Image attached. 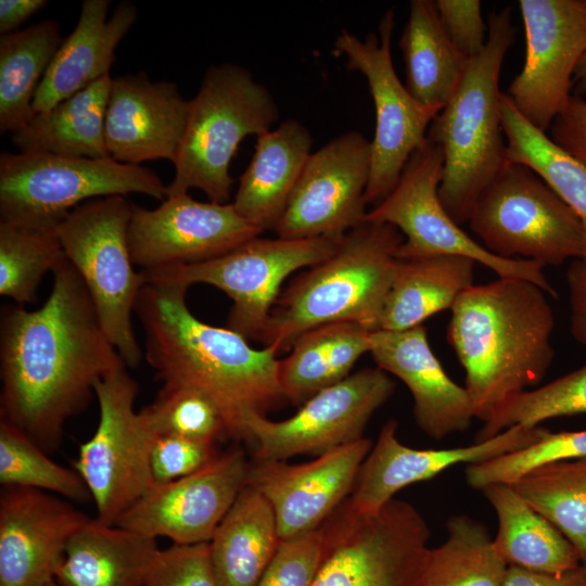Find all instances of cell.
<instances>
[{"label": "cell", "instance_id": "603a6c76", "mask_svg": "<svg viewBox=\"0 0 586 586\" xmlns=\"http://www.w3.org/2000/svg\"><path fill=\"white\" fill-rule=\"evenodd\" d=\"M190 112L176 84L144 72L113 78L105 113V145L116 162L175 161Z\"/></svg>", "mask_w": 586, "mask_h": 586}, {"label": "cell", "instance_id": "52a82bcc", "mask_svg": "<svg viewBox=\"0 0 586 586\" xmlns=\"http://www.w3.org/2000/svg\"><path fill=\"white\" fill-rule=\"evenodd\" d=\"M143 193L167 198V186L148 167L48 153L0 154V222L52 230L87 199Z\"/></svg>", "mask_w": 586, "mask_h": 586}, {"label": "cell", "instance_id": "bcb514c9", "mask_svg": "<svg viewBox=\"0 0 586 586\" xmlns=\"http://www.w3.org/2000/svg\"><path fill=\"white\" fill-rule=\"evenodd\" d=\"M441 24L456 51L468 62L485 48L488 35L479 0H436Z\"/></svg>", "mask_w": 586, "mask_h": 586}, {"label": "cell", "instance_id": "f546056e", "mask_svg": "<svg viewBox=\"0 0 586 586\" xmlns=\"http://www.w3.org/2000/svg\"><path fill=\"white\" fill-rule=\"evenodd\" d=\"M481 492L496 512L494 544L508 566L559 574L581 565L570 540L513 485L491 484Z\"/></svg>", "mask_w": 586, "mask_h": 586}, {"label": "cell", "instance_id": "277c9868", "mask_svg": "<svg viewBox=\"0 0 586 586\" xmlns=\"http://www.w3.org/2000/svg\"><path fill=\"white\" fill-rule=\"evenodd\" d=\"M404 235L394 226L364 220L336 250L281 291L259 342L286 353L310 329L337 322L380 329Z\"/></svg>", "mask_w": 586, "mask_h": 586}, {"label": "cell", "instance_id": "74e56055", "mask_svg": "<svg viewBox=\"0 0 586 586\" xmlns=\"http://www.w3.org/2000/svg\"><path fill=\"white\" fill-rule=\"evenodd\" d=\"M66 259L52 230L0 222V295L24 306L36 301L42 277Z\"/></svg>", "mask_w": 586, "mask_h": 586}, {"label": "cell", "instance_id": "1f68e13d", "mask_svg": "<svg viewBox=\"0 0 586 586\" xmlns=\"http://www.w3.org/2000/svg\"><path fill=\"white\" fill-rule=\"evenodd\" d=\"M370 335L371 331L352 322L324 324L303 333L289 355L279 360L278 379L285 400L303 405L346 379L359 357L370 352Z\"/></svg>", "mask_w": 586, "mask_h": 586}, {"label": "cell", "instance_id": "d6986e66", "mask_svg": "<svg viewBox=\"0 0 586 586\" xmlns=\"http://www.w3.org/2000/svg\"><path fill=\"white\" fill-rule=\"evenodd\" d=\"M249 467L241 449L217 455L187 476L154 484L114 525L174 544L208 543L246 485Z\"/></svg>", "mask_w": 586, "mask_h": 586}, {"label": "cell", "instance_id": "d4e9b609", "mask_svg": "<svg viewBox=\"0 0 586 586\" xmlns=\"http://www.w3.org/2000/svg\"><path fill=\"white\" fill-rule=\"evenodd\" d=\"M110 0H84L73 31L63 39L34 98V112L50 110L110 75L115 49L137 20V7L122 1L107 17Z\"/></svg>", "mask_w": 586, "mask_h": 586}, {"label": "cell", "instance_id": "ba28073f", "mask_svg": "<svg viewBox=\"0 0 586 586\" xmlns=\"http://www.w3.org/2000/svg\"><path fill=\"white\" fill-rule=\"evenodd\" d=\"M133 204L125 195L99 198L75 207L55 232L68 262L81 277L99 320L127 367L142 353L132 313L143 278L133 269L128 227Z\"/></svg>", "mask_w": 586, "mask_h": 586}, {"label": "cell", "instance_id": "e0dca14e", "mask_svg": "<svg viewBox=\"0 0 586 586\" xmlns=\"http://www.w3.org/2000/svg\"><path fill=\"white\" fill-rule=\"evenodd\" d=\"M371 143L358 131L332 139L309 155L285 211L279 238L341 239L365 220Z\"/></svg>", "mask_w": 586, "mask_h": 586}, {"label": "cell", "instance_id": "484cf974", "mask_svg": "<svg viewBox=\"0 0 586 586\" xmlns=\"http://www.w3.org/2000/svg\"><path fill=\"white\" fill-rule=\"evenodd\" d=\"M311 146L309 130L296 119L259 135L232 202L237 212L262 231L275 230Z\"/></svg>", "mask_w": 586, "mask_h": 586}, {"label": "cell", "instance_id": "f6af8a7d", "mask_svg": "<svg viewBox=\"0 0 586 586\" xmlns=\"http://www.w3.org/2000/svg\"><path fill=\"white\" fill-rule=\"evenodd\" d=\"M218 454L215 443L183 436L158 435L151 450V473L155 484L187 476L211 462Z\"/></svg>", "mask_w": 586, "mask_h": 586}, {"label": "cell", "instance_id": "816d5d0a", "mask_svg": "<svg viewBox=\"0 0 586 586\" xmlns=\"http://www.w3.org/2000/svg\"><path fill=\"white\" fill-rule=\"evenodd\" d=\"M573 87L575 90L574 97L585 98L586 97V52L582 56L574 76H573Z\"/></svg>", "mask_w": 586, "mask_h": 586}, {"label": "cell", "instance_id": "7bdbcfd3", "mask_svg": "<svg viewBox=\"0 0 586 586\" xmlns=\"http://www.w3.org/2000/svg\"><path fill=\"white\" fill-rule=\"evenodd\" d=\"M324 559L321 525L282 540L257 586H313Z\"/></svg>", "mask_w": 586, "mask_h": 586}, {"label": "cell", "instance_id": "b9f144b4", "mask_svg": "<svg viewBox=\"0 0 586 586\" xmlns=\"http://www.w3.org/2000/svg\"><path fill=\"white\" fill-rule=\"evenodd\" d=\"M158 435L171 434L215 443L227 434L217 406L193 388H162L156 400L144 408Z\"/></svg>", "mask_w": 586, "mask_h": 586}, {"label": "cell", "instance_id": "7dc6e473", "mask_svg": "<svg viewBox=\"0 0 586 586\" xmlns=\"http://www.w3.org/2000/svg\"><path fill=\"white\" fill-rule=\"evenodd\" d=\"M548 131L559 148L586 167V99L573 95Z\"/></svg>", "mask_w": 586, "mask_h": 586}, {"label": "cell", "instance_id": "3957f363", "mask_svg": "<svg viewBox=\"0 0 586 586\" xmlns=\"http://www.w3.org/2000/svg\"><path fill=\"white\" fill-rule=\"evenodd\" d=\"M547 296L528 280L498 278L471 285L450 309L447 339L464 369L474 418L483 423L547 374L556 322Z\"/></svg>", "mask_w": 586, "mask_h": 586}, {"label": "cell", "instance_id": "9c48e42d", "mask_svg": "<svg viewBox=\"0 0 586 586\" xmlns=\"http://www.w3.org/2000/svg\"><path fill=\"white\" fill-rule=\"evenodd\" d=\"M468 222L492 254L557 267L581 259L579 219L530 167L508 161L475 201Z\"/></svg>", "mask_w": 586, "mask_h": 586}, {"label": "cell", "instance_id": "8d00e7d4", "mask_svg": "<svg viewBox=\"0 0 586 586\" xmlns=\"http://www.w3.org/2000/svg\"><path fill=\"white\" fill-rule=\"evenodd\" d=\"M512 485L570 540L586 566V458L537 467Z\"/></svg>", "mask_w": 586, "mask_h": 586}, {"label": "cell", "instance_id": "ac0fdd59", "mask_svg": "<svg viewBox=\"0 0 586 586\" xmlns=\"http://www.w3.org/2000/svg\"><path fill=\"white\" fill-rule=\"evenodd\" d=\"M262 232L232 203L200 202L184 193L154 209L133 204L128 244L133 265L146 270L207 262Z\"/></svg>", "mask_w": 586, "mask_h": 586}, {"label": "cell", "instance_id": "f35d334b", "mask_svg": "<svg viewBox=\"0 0 586 586\" xmlns=\"http://www.w3.org/2000/svg\"><path fill=\"white\" fill-rule=\"evenodd\" d=\"M0 483L58 494L85 502L92 500L81 476L51 460L46 451L16 426L0 421Z\"/></svg>", "mask_w": 586, "mask_h": 586}, {"label": "cell", "instance_id": "ab89813d", "mask_svg": "<svg viewBox=\"0 0 586 586\" xmlns=\"http://www.w3.org/2000/svg\"><path fill=\"white\" fill-rule=\"evenodd\" d=\"M586 412V365L543 386L526 390L499 407L482 425L475 442L515 426Z\"/></svg>", "mask_w": 586, "mask_h": 586}, {"label": "cell", "instance_id": "7402d4cb", "mask_svg": "<svg viewBox=\"0 0 586 586\" xmlns=\"http://www.w3.org/2000/svg\"><path fill=\"white\" fill-rule=\"evenodd\" d=\"M89 520L53 494L4 487L0 497V586L54 579L71 537Z\"/></svg>", "mask_w": 586, "mask_h": 586}, {"label": "cell", "instance_id": "f907efd6", "mask_svg": "<svg viewBox=\"0 0 586 586\" xmlns=\"http://www.w3.org/2000/svg\"><path fill=\"white\" fill-rule=\"evenodd\" d=\"M48 4L46 0H1L0 33L8 35L18 30L29 17Z\"/></svg>", "mask_w": 586, "mask_h": 586}, {"label": "cell", "instance_id": "ee69618b", "mask_svg": "<svg viewBox=\"0 0 586 586\" xmlns=\"http://www.w3.org/2000/svg\"><path fill=\"white\" fill-rule=\"evenodd\" d=\"M144 586H219L212 564L209 542L174 544L158 550Z\"/></svg>", "mask_w": 586, "mask_h": 586}, {"label": "cell", "instance_id": "60d3db41", "mask_svg": "<svg viewBox=\"0 0 586 586\" xmlns=\"http://www.w3.org/2000/svg\"><path fill=\"white\" fill-rule=\"evenodd\" d=\"M586 458V429L551 432L522 449L469 464L466 480L481 491L491 484H514L531 470L556 461Z\"/></svg>", "mask_w": 586, "mask_h": 586}, {"label": "cell", "instance_id": "4316f807", "mask_svg": "<svg viewBox=\"0 0 586 586\" xmlns=\"http://www.w3.org/2000/svg\"><path fill=\"white\" fill-rule=\"evenodd\" d=\"M156 539L89 519L68 540L54 579L62 586H144Z\"/></svg>", "mask_w": 586, "mask_h": 586}, {"label": "cell", "instance_id": "7a4b0ae2", "mask_svg": "<svg viewBox=\"0 0 586 586\" xmlns=\"http://www.w3.org/2000/svg\"><path fill=\"white\" fill-rule=\"evenodd\" d=\"M188 286L144 283L135 313L145 336L144 357L164 388H193L224 418L227 435L251 442L244 420L285 400L277 352L253 348L240 333L199 320L186 302Z\"/></svg>", "mask_w": 586, "mask_h": 586}, {"label": "cell", "instance_id": "4dcf8cb0", "mask_svg": "<svg viewBox=\"0 0 586 586\" xmlns=\"http://www.w3.org/2000/svg\"><path fill=\"white\" fill-rule=\"evenodd\" d=\"M113 78L106 75L50 110L35 114L11 133L18 152L63 156L110 157L105 113Z\"/></svg>", "mask_w": 586, "mask_h": 586}, {"label": "cell", "instance_id": "f5cc1de1", "mask_svg": "<svg viewBox=\"0 0 586 586\" xmlns=\"http://www.w3.org/2000/svg\"><path fill=\"white\" fill-rule=\"evenodd\" d=\"M43 586H62V585H60L55 579H51L50 582L46 583Z\"/></svg>", "mask_w": 586, "mask_h": 586}, {"label": "cell", "instance_id": "44dd1931", "mask_svg": "<svg viewBox=\"0 0 586 586\" xmlns=\"http://www.w3.org/2000/svg\"><path fill=\"white\" fill-rule=\"evenodd\" d=\"M371 446L362 437L305 463L255 461L246 485L270 504L279 536L286 540L320 526L349 496Z\"/></svg>", "mask_w": 586, "mask_h": 586}, {"label": "cell", "instance_id": "d590c367", "mask_svg": "<svg viewBox=\"0 0 586 586\" xmlns=\"http://www.w3.org/2000/svg\"><path fill=\"white\" fill-rule=\"evenodd\" d=\"M446 539L429 548L421 586H502L508 564L480 521L451 515Z\"/></svg>", "mask_w": 586, "mask_h": 586}, {"label": "cell", "instance_id": "db71d44e", "mask_svg": "<svg viewBox=\"0 0 586 586\" xmlns=\"http://www.w3.org/2000/svg\"><path fill=\"white\" fill-rule=\"evenodd\" d=\"M584 99H586V97Z\"/></svg>", "mask_w": 586, "mask_h": 586}, {"label": "cell", "instance_id": "7c38bea8", "mask_svg": "<svg viewBox=\"0 0 586 586\" xmlns=\"http://www.w3.org/2000/svg\"><path fill=\"white\" fill-rule=\"evenodd\" d=\"M341 239L256 237L214 259L141 270L144 283H196L225 292L232 306L228 328L259 341L284 280L329 257Z\"/></svg>", "mask_w": 586, "mask_h": 586}, {"label": "cell", "instance_id": "8992f818", "mask_svg": "<svg viewBox=\"0 0 586 586\" xmlns=\"http://www.w3.org/2000/svg\"><path fill=\"white\" fill-rule=\"evenodd\" d=\"M278 116L273 97L246 68L230 63L209 66L190 100L167 196L194 188L212 202L228 203L233 184L229 167L240 143L270 130Z\"/></svg>", "mask_w": 586, "mask_h": 586}, {"label": "cell", "instance_id": "6da1fadb", "mask_svg": "<svg viewBox=\"0 0 586 586\" xmlns=\"http://www.w3.org/2000/svg\"><path fill=\"white\" fill-rule=\"evenodd\" d=\"M52 273L41 307L8 305L0 323L1 420L43 450L59 444L97 381L125 365L74 266L66 258Z\"/></svg>", "mask_w": 586, "mask_h": 586}, {"label": "cell", "instance_id": "5bb4252c", "mask_svg": "<svg viewBox=\"0 0 586 586\" xmlns=\"http://www.w3.org/2000/svg\"><path fill=\"white\" fill-rule=\"evenodd\" d=\"M395 24L394 9L379 22L378 34L364 40L341 29L334 40L336 54L346 56L347 68L361 73L368 82L374 112L375 129L371 143L367 204L377 205L396 186L410 156L421 148L429 128L442 111L418 102L395 73L391 42Z\"/></svg>", "mask_w": 586, "mask_h": 586}, {"label": "cell", "instance_id": "30bf717a", "mask_svg": "<svg viewBox=\"0 0 586 586\" xmlns=\"http://www.w3.org/2000/svg\"><path fill=\"white\" fill-rule=\"evenodd\" d=\"M324 559L313 586H421L430 530L409 502L375 513L344 500L321 524Z\"/></svg>", "mask_w": 586, "mask_h": 586}, {"label": "cell", "instance_id": "83f0119b", "mask_svg": "<svg viewBox=\"0 0 586 586\" xmlns=\"http://www.w3.org/2000/svg\"><path fill=\"white\" fill-rule=\"evenodd\" d=\"M281 538L267 499L245 485L209 540L219 586H257Z\"/></svg>", "mask_w": 586, "mask_h": 586}, {"label": "cell", "instance_id": "681fc988", "mask_svg": "<svg viewBox=\"0 0 586 586\" xmlns=\"http://www.w3.org/2000/svg\"><path fill=\"white\" fill-rule=\"evenodd\" d=\"M502 586H586V566L559 574L508 566Z\"/></svg>", "mask_w": 586, "mask_h": 586}, {"label": "cell", "instance_id": "cb8c5ba5", "mask_svg": "<svg viewBox=\"0 0 586 586\" xmlns=\"http://www.w3.org/2000/svg\"><path fill=\"white\" fill-rule=\"evenodd\" d=\"M370 339L369 354L380 369L406 384L416 423L428 436L443 440L471 425L470 396L445 372L423 324L404 331L377 330Z\"/></svg>", "mask_w": 586, "mask_h": 586}, {"label": "cell", "instance_id": "4fadbf2b", "mask_svg": "<svg viewBox=\"0 0 586 586\" xmlns=\"http://www.w3.org/2000/svg\"><path fill=\"white\" fill-rule=\"evenodd\" d=\"M443 166L441 146L428 138L406 163L394 189L367 212L365 220L390 224L400 231L404 242L398 249V258L466 256L499 278L528 280L556 297L557 291L539 264L489 253L450 217L438 196Z\"/></svg>", "mask_w": 586, "mask_h": 586}, {"label": "cell", "instance_id": "d6a6232c", "mask_svg": "<svg viewBox=\"0 0 586 586\" xmlns=\"http://www.w3.org/2000/svg\"><path fill=\"white\" fill-rule=\"evenodd\" d=\"M399 47L407 90L423 105L443 110L462 78L467 61L448 39L435 1H410Z\"/></svg>", "mask_w": 586, "mask_h": 586}, {"label": "cell", "instance_id": "c3c4849f", "mask_svg": "<svg viewBox=\"0 0 586 586\" xmlns=\"http://www.w3.org/2000/svg\"><path fill=\"white\" fill-rule=\"evenodd\" d=\"M572 336L586 347V262L573 259L566 270Z\"/></svg>", "mask_w": 586, "mask_h": 586}, {"label": "cell", "instance_id": "5b68a950", "mask_svg": "<svg viewBox=\"0 0 586 586\" xmlns=\"http://www.w3.org/2000/svg\"><path fill=\"white\" fill-rule=\"evenodd\" d=\"M514 40L511 8L492 12L484 50L467 62L456 91L428 131L444 155L438 196L458 225L468 221L481 192L508 162L499 77Z\"/></svg>", "mask_w": 586, "mask_h": 586}, {"label": "cell", "instance_id": "ffe728a7", "mask_svg": "<svg viewBox=\"0 0 586 586\" xmlns=\"http://www.w3.org/2000/svg\"><path fill=\"white\" fill-rule=\"evenodd\" d=\"M397 429L395 419L387 420L364 459L346 498L355 512L375 513L409 485L430 480L460 463H480L522 449L549 431L542 425H515L468 446L418 449L404 445Z\"/></svg>", "mask_w": 586, "mask_h": 586}, {"label": "cell", "instance_id": "e575fe53", "mask_svg": "<svg viewBox=\"0 0 586 586\" xmlns=\"http://www.w3.org/2000/svg\"><path fill=\"white\" fill-rule=\"evenodd\" d=\"M500 113L507 158L532 168L572 209L584 233L586 262V167L530 124L501 92Z\"/></svg>", "mask_w": 586, "mask_h": 586}, {"label": "cell", "instance_id": "8fae6325", "mask_svg": "<svg viewBox=\"0 0 586 586\" xmlns=\"http://www.w3.org/2000/svg\"><path fill=\"white\" fill-rule=\"evenodd\" d=\"M126 368L122 365L97 381L99 422L74 463L97 519L109 525L155 484L150 458L157 434L145 409L135 410L139 387Z\"/></svg>", "mask_w": 586, "mask_h": 586}, {"label": "cell", "instance_id": "2e32d148", "mask_svg": "<svg viewBox=\"0 0 586 586\" xmlns=\"http://www.w3.org/2000/svg\"><path fill=\"white\" fill-rule=\"evenodd\" d=\"M525 60L505 92L520 114L547 132L572 99L586 52V0H520Z\"/></svg>", "mask_w": 586, "mask_h": 586}, {"label": "cell", "instance_id": "9a60e30c", "mask_svg": "<svg viewBox=\"0 0 586 586\" xmlns=\"http://www.w3.org/2000/svg\"><path fill=\"white\" fill-rule=\"evenodd\" d=\"M394 390L395 383L385 371L364 368L315 394L288 419L249 415L244 423L256 444L255 461L320 456L362 438L367 423Z\"/></svg>", "mask_w": 586, "mask_h": 586}, {"label": "cell", "instance_id": "836d02e7", "mask_svg": "<svg viewBox=\"0 0 586 586\" xmlns=\"http://www.w3.org/2000/svg\"><path fill=\"white\" fill-rule=\"evenodd\" d=\"M63 39L55 20L0 37V131L14 132L34 116L36 91Z\"/></svg>", "mask_w": 586, "mask_h": 586}, {"label": "cell", "instance_id": "f1b7e54d", "mask_svg": "<svg viewBox=\"0 0 586 586\" xmlns=\"http://www.w3.org/2000/svg\"><path fill=\"white\" fill-rule=\"evenodd\" d=\"M476 263L460 255L398 258L379 330L404 331L431 316L451 309L473 285Z\"/></svg>", "mask_w": 586, "mask_h": 586}]
</instances>
